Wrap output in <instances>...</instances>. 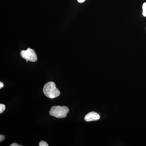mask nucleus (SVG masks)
<instances>
[{"label": "nucleus", "instance_id": "6", "mask_svg": "<svg viewBox=\"0 0 146 146\" xmlns=\"http://www.w3.org/2000/svg\"><path fill=\"white\" fill-rule=\"evenodd\" d=\"M5 106L3 104H0V113H2L5 110Z\"/></svg>", "mask_w": 146, "mask_h": 146}, {"label": "nucleus", "instance_id": "7", "mask_svg": "<svg viewBox=\"0 0 146 146\" xmlns=\"http://www.w3.org/2000/svg\"><path fill=\"white\" fill-rule=\"evenodd\" d=\"M39 146H48V145L47 143L44 141H40L39 144Z\"/></svg>", "mask_w": 146, "mask_h": 146}, {"label": "nucleus", "instance_id": "11", "mask_svg": "<svg viewBox=\"0 0 146 146\" xmlns=\"http://www.w3.org/2000/svg\"><path fill=\"white\" fill-rule=\"evenodd\" d=\"M80 3H82L85 2L86 0H77Z\"/></svg>", "mask_w": 146, "mask_h": 146}, {"label": "nucleus", "instance_id": "2", "mask_svg": "<svg viewBox=\"0 0 146 146\" xmlns=\"http://www.w3.org/2000/svg\"><path fill=\"white\" fill-rule=\"evenodd\" d=\"M69 112V109L67 106H54L52 107L50 111L51 116L57 118L66 117Z\"/></svg>", "mask_w": 146, "mask_h": 146}, {"label": "nucleus", "instance_id": "5", "mask_svg": "<svg viewBox=\"0 0 146 146\" xmlns=\"http://www.w3.org/2000/svg\"><path fill=\"white\" fill-rule=\"evenodd\" d=\"M143 15L146 17V3H144L143 5Z\"/></svg>", "mask_w": 146, "mask_h": 146}, {"label": "nucleus", "instance_id": "9", "mask_svg": "<svg viewBox=\"0 0 146 146\" xmlns=\"http://www.w3.org/2000/svg\"><path fill=\"white\" fill-rule=\"evenodd\" d=\"M10 146H22V145H18V144L16 143H13L11 144Z\"/></svg>", "mask_w": 146, "mask_h": 146}, {"label": "nucleus", "instance_id": "4", "mask_svg": "<svg viewBox=\"0 0 146 146\" xmlns=\"http://www.w3.org/2000/svg\"><path fill=\"white\" fill-rule=\"evenodd\" d=\"M100 115L97 112H91L87 114L84 117V120L87 122L97 121L100 119Z\"/></svg>", "mask_w": 146, "mask_h": 146}, {"label": "nucleus", "instance_id": "10", "mask_svg": "<svg viewBox=\"0 0 146 146\" xmlns=\"http://www.w3.org/2000/svg\"><path fill=\"white\" fill-rule=\"evenodd\" d=\"M3 86V84L2 82H0V89H2Z\"/></svg>", "mask_w": 146, "mask_h": 146}, {"label": "nucleus", "instance_id": "1", "mask_svg": "<svg viewBox=\"0 0 146 146\" xmlns=\"http://www.w3.org/2000/svg\"><path fill=\"white\" fill-rule=\"evenodd\" d=\"M43 92L46 96L50 99L57 98L60 94V91L56 88L55 84L53 82H49L45 84Z\"/></svg>", "mask_w": 146, "mask_h": 146}, {"label": "nucleus", "instance_id": "3", "mask_svg": "<svg viewBox=\"0 0 146 146\" xmlns=\"http://www.w3.org/2000/svg\"><path fill=\"white\" fill-rule=\"evenodd\" d=\"M21 55L23 58L26 60L27 62L30 61L34 62L37 60V56L35 51L30 48H28L26 50H22Z\"/></svg>", "mask_w": 146, "mask_h": 146}, {"label": "nucleus", "instance_id": "8", "mask_svg": "<svg viewBox=\"0 0 146 146\" xmlns=\"http://www.w3.org/2000/svg\"><path fill=\"white\" fill-rule=\"evenodd\" d=\"M5 139V136L3 135H0V142L3 141Z\"/></svg>", "mask_w": 146, "mask_h": 146}]
</instances>
